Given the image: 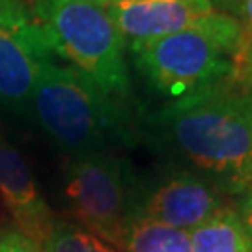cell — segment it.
Returning a JSON list of instances; mask_svg holds the SVG:
<instances>
[{
    "label": "cell",
    "instance_id": "cell-8",
    "mask_svg": "<svg viewBox=\"0 0 252 252\" xmlns=\"http://www.w3.org/2000/svg\"><path fill=\"white\" fill-rule=\"evenodd\" d=\"M0 200L19 232L41 247L56 215L43 198L27 159L4 135H0Z\"/></svg>",
    "mask_w": 252,
    "mask_h": 252
},
{
    "label": "cell",
    "instance_id": "cell-9",
    "mask_svg": "<svg viewBox=\"0 0 252 252\" xmlns=\"http://www.w3.org/2000/svg\"><path fill=\"white\" fill-rule=\"evenodd\" d=\"M37 62L15 36L0 30V107L28 122Z\"/></svg>",
    "mask_w": 252,
    "mask_h": 252
},
{
    "label": "cell",
    "instance_id": "cell-3",
    "mask_svg": "<svg viewBox=\"0 0 252 252\" xmlns=\"http://www.w3.org/2000/svg\"><path fill=\"white\" fill-rule=\"evenodd\" d=\"M53 54L84 73L114 99L131 105L127 47L107 9L92 0H30Z\"/></svg>",
    "mask_w": 252,
    "mask_h": 252
},
{
    "label": "cell",
    "instance_id": "cell-4",
    "mask_svg": "<svg viewBox=\"0 0 252 252\" xmlns=\"http://www.w3.org/2000/svg\"><path fill=\"white\" fill-rule=\"evenodd\" d=\"M136 69L164 107H181L234 86V54L215 37L187 30L131 47Z\"/></svg>",
    "mask_w": 252,
    "mask_h": 252
},
{
    "label": "cell",
    "instance_id": "cell-18",
    "mask_svg": "<svg viewBox=\"0 0 252 252\" xmlns=\"http://www.w3.org/2000/svg\"><path fill=\"white\" fill-rule=\"evenodd\" d=\"M95 4H99L101 8H108V6H118V4H127V2H136V0H92Z\"/></svg>",
    "mask_w": 252,
    "mask_h": 252
},
{
    "label": "cell",
    "instance_id": "cell-10",
    "mask_svg": "<svg viewBox=\"0 0 252 252\" xmlns=\"http://www.w3.org/2000/svg\"><path fill=\"white\" fill-rule=\"evenodd\" d=\"M189 239L190 252H252L251 237L234 206L224 207L190 230Z\"/></svg>",
    "mask_w": 252,
    "mask_h": 252
},
{
    "label": "cell",
    "instance_id": "cell-17",
    "mask_svg": "<svg viewBox=\"0 0 252 252\" xmlns=\"http://www.w3.org/2000/svg\"><path fill=\"white\" fill-rule=\"evenodd\" d=\"M232 206H234L237 217L241 219V222H243L245 230H247L252 243V185L249 189H245L241 194L235 196Z\"/></svg>",
    "mask_w": 252,
    "mask_h": 252
},
{
    "label": "cell",
    "instance_id": "cell-11",
    "mask_svg": "<svg viewBox=\"0 0 252 252\" xmlns=\"http://www.w3.org/2000/svg\"><path fill=\"white\" fill-rule=\"evenodd\" d=\"M122 252H190L189 232L153 220L131 219L124 232Z\"/></svg>",
    "mask_w": 252,
    "mask_h": 252
},
{
    "label": "cell",
    "instance_id": "cell-15",
    "mask_svg": "<svg viewBox=\"0 0 252 252\" xmlns=\"http://www.w3.org/2000/svg\"><path fill=\"white\" fill-rule=\"evenodd\" d=\"M220 13L235 19L245 30H252V0H211Z\"/></svg>",
    "mask_w": 252,
    "mask_h": 252
},
{
    "label": "cell",
    "instance_id": "cell-16",
    "mask_svg": "<svg viewBox=\"0 0 252 252\" xmlns=\"http://www.w3.org/2000/svg\"><path fill=\"white\" fill-rule=\"evenodd\" d=\"M0 252H43V249L17 228H0Z\"/></svg>",
    "mask_w": 252,
    "mask_h": 252
},
{
    "label": "cell",
    "instance_id": "cell-7",
    "mask_svg": "<svg viewBox=\"0 0 252 252\" xmlns=\"http://www.w3.org/2000/svg\"><path fill=\"white\" fill-rule=\"evenodd\" d=\"M105 9L124 37L127 51L159 37L194 30L215 37L235 56L245 37V28L230 15L220 13L211 0H136Z\"/></svg>",
    "mask_w": 252,
    "mask_h": 252
},
{
    "label": "cell",
    "instance_id": "cell-5",
    "mask_svg": "<svg viewBox=\"0 0 252 252\" xmlns=\"http://www.w3.org/2000/svg\"><path fill=\"white\" fill-rule=\"evenodd\" d=\"M136 170L116 152L65 157L62 200L67 220L122 251Z\"/></svg>",
    "mask_w": 252,
    "mask_h": 252
},
{
    "label": "cell",
    "instance_id": "cell-13",
    "mask_svg": "<svg viewBox=\"0 0 252 252\" xmlns=\"http://www.w3.org/2000/svg\"><path fill=\"white\" fill-rule=\"evenodd\" d=\"M41 249L43 252H122L82 226L58 217L54 219Z\"/></svg>",
    "mask_w": 252,
    "mask_h": 252
},
{
    "label": "cell",
    "instance_id": "cell-1",
    "mask_svg": "<svg viewBox=\"0 0 252 252\" xmlns=\"http://www.w3.org/2000/svg\"><path fill=\"white\" fill-rule=\"evenodd\" d=\"M142 136L162 161L206 176L230 198L252 185V90L226 88L204 99L162 107Z\"/></svg>",
    "mask_w": 252,
    "mask_h": 252
},
{
    "label": "cell",
    "instance_id": "cell-6",
    "mask_svg": "<svg viewBox=\"0 0 252 252\" xmlns=\"http://www.w3.org/2000/svg\"><path fill=\"white\" fill-rule=\"evenodd\" d=\"M232 200L206 176L161 159L150 170H136L129 220H153L190 232L232 206Z\"/></svg>",
    "mask_w": 252,
    "mask_h": 252
},
{
    "label": "cell",
    "instance_id": "cell-2",
    "mask_svg": "<svg viewBox=\"0 0 252 252\" xmlns=\"http://www.w3.org/2000/svg\"><path fill=\"white\" fill-rule=\"evenodd\" d=\"M28 122L65 157L118 152L142 138L131 105L108 95L79 69L54 60L37 65Z\"/></svg>",
    "mask_w": 252,
    "mask_h": 252
},
{
    "label": "cell",
    "instance_id": "cell-14",
    "mask_svg": "<svg viewBox=\"0 0 252 252\" xmlns=\"http://www.w3.org/2000/svg\"><path fill=\"white\" fill-rule=\"evenodd\" d=\"M234 86L252 90V30H245V37L234 56Z\"/></svg>",
    "mask_w": 252,
    "mask_h": 252
},
{
    "label": "cell",
    "instance_id": "cell-12",
    "mask_svg": "<svg viewBox=\"0 0 252 252\" xmlns=\"http://www.w3.org/2000/svg\"><path fill=\"white\" fill-rule=\"evenodd\" d=\"M0 30L17 37L37 62L54 58L45 30L23 0H0Z\"/></svg>",
    "mask_w": 252,
    "mask_h": 252
}]
</instances>
